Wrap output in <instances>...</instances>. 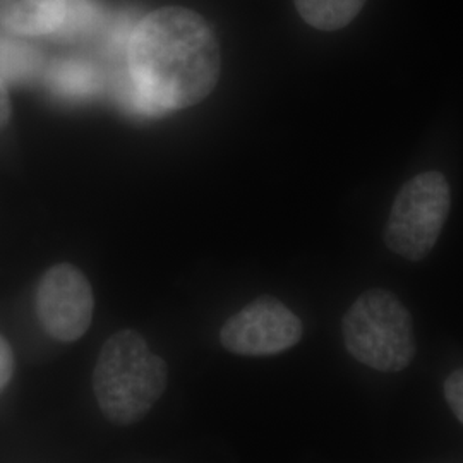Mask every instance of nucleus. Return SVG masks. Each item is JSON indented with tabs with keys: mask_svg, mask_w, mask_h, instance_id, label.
Returning <instances> with one entry per match:
<instances>
[{
	"mask_svg": "<svg viewBox=\"0 0 463 463\" xmlns=\"http://www.w3.org/2000/svg\"><path fill=\"white\" fill-rule=\"evenodd\" d=\"M128 59L134 83L162 114L206 99L222 67L213 30L184 7H165L143 17L134 28Z\"/></svg>",
	"mask_w": 463,
	"mask_h": 463,
	"instance_id": "nucleus-1",
	"label": "nucleus"
},
{
	"mask_svg": "<svg viewBox=\"0 0 463 463\" xmlns=\"http://www.w3.org/2000/svg\"><path fill=\"white\" fill-rule=\"evenodd\" d=\"M168 383L166 363L149 350L141 333L122 330L99 350L93 392L99 411L112 424L131 426L145 419Z\"/></svg>",
	"mask_w": 463,
	"mask_h": 463,
	"instance_id": "nucleus-2",
	"label": "nucleus"
},
{
	"mask_svg": "<svg viewBox=\"0 0 463 463\" xmlns=\"http://www.w3.org/2000/svg\"><path fill=\"white\" fill-rule=\"evenodd\" d=\"M348 354L381 373H398L414 361L412 316L392 292L373 288L357 298L342 321Z\"/></svg>",
	"mask_w": 463,
	"mask_h": 463,
	"instance_id": "nucleus-3",
	"label": "nucleus"
},
{
	"mask_svg": "<svg viewBox=\"0 0 463 463\" xmlns=\"http://www.w3.org/2000/svg\"><path fill=\"white\" fill-rule=\"evenodd\" d=\"M451 206V191L443 174L424 172L405 184L393 201L384 242L395 254L420 261L443 231Z\"/></svg>",
	"mask_w": 463,
	"mask_h": 463,
	"instance_id": "nucleus-4",
	"label": "nucleus"
},
{
	"mask_svg": "<svg viewBox=\"0 0 463 463\" xmlns=\"http://www.w3.org/2000/svg\"><path fill=\"white\" fill-rule=\"evenodd\" d=\"M93 306L91 285L76 266H52L38 283L36 316L43 330L57 342L80 340L91 325Z\"/></svg>",
	"mask_w": 463,
	"mask_h": 463,
	"instance_id": "nucleus-5",
	"label": "nucleus"
},
{
	"mask_svg": "<svg viewBox=\"0 0 463 463\" xmlns=\"http://www.w3.org/2000/svg\"><path fill=\"white\" fill-rule=\"evenodd\" d=\"M302 321L273 298L252 300L232 316L220 331V342L232 354L266 357L298 345Z\"/></svg>",
	"mask_w": 463,
	"mask_h": 463,
	"instance_id": "nucleus-6",
	"label": "nucleus"
},
{
	"mask_svg": "<svg viewBox=\"0 0 463 463\" xmlns=\"http://www.w3.org/2000/svg\"><path fill=\"white\" fill-rule=\"evenodd\" d=\"M64 0H0V26L23 36L55 34Z\"/></svg>",
	"mask_w": 463,
	"mask_h": 463,
	"instance_id": "nucleus-7",
	"label": "nucleus"
},
{
	"mask_svg": "<svg viewBox=\"0 0 463 463\" xmlns=\"http://www.w3.org/2000/svg\"><path fill=\"white\" fill-rule=\"evenodd\" d=\"M50 93L62 101H84L99 93L103 86L99 69L81 59H59L47 69Z\"/></svg>",
	"mask_w": 463,
	"mask_h": 463,
	"instance_id": "nucleus-8",
	"label": "nucleus"
},
{
	"mask_svg": "<svg viewBox=\"0 0 463 463\" xmlns=\"http://www.w3.org/2000/svg\"><path fill=\"white\" fill-rule=\"evenodd\" d=\"M43 71V53L23 34L0 26V78L5 83L26 86Z\"/></svg>",
	"mask_w": 463,
	"mask_h": 463,
	"instance_id": "nucleus-9",
	"label": "nucleus"
},
{
	"mask_svg": "<svg viewBox=\"0 0 463 463\" xmlns=\"http://www.w3.org/2000/svg\"><path fill=\"white\" fill-rule=\"evenodd\" d=\"M298 14L321 32L345 28L361 13L365 0H294Z\"/></svg>",
	"mask_w": 463,
	"mask_h": 463,
	"instance_id": "nucleus-10",
	"label": "nucleus"
},
{
	"mask_svg": "<svg viewBox=\"0 0 463 463\" xmlns=\"http://www.w3.org/2000/svg\"><path fill=\"white\" fill-rule=\"evenodd\" d=\"M101 23V9L97 0H64V13L53 36L62 40L84 38L93 33Z\"/></svg>",
	"mask_w": 463,
	"mask_h": 463,
	"instance_id": "nucleus-11",
	"label": "nucleus"
},
{
	"mask_svg": "<svg viewBox=\"0 0 463 463\" xmlns=\"http://www.w3.org/2000/svg\"><path fill=\"white\" fill-rule=\"evenodd\" d=\"M114 91H116L117 103L134 117H158L164 116L151 101H149L136 86V83L129 74L126 72H117L114 80Z\"/></svg>",
	"mask_w": 463,
	"mask_h": 463,
	"instance_id": "nucleus-12",
	"label": "nucleus"
},
{
	"mask_svg": "<svg viewBox=\"0 0 463 463\" xmlns=\"http://www.w3.org/2000/svg\"><path fill=\"white\" fill-rule=\"evenodd\" d=\"M134 24L133 16L129 14H120L114 17L101 36V43L105 52H109L110 55H120L122 52H128L131 38H133Z\"/></svg>",
	"mask_w": 463,
	"mask_h": 463,
	"instance_id": "nucleus-13",
	"label": "nucleus"
},
{
	"mask_svg": "<svg viewBox=\"0 0 463 463\" xmlns=\"http://www.w3.org/2000/svg\"><path fill=\"white\" fill-rule=\"evenodd\" d=\"M445 397L449 409L463 424V367L448 376L445 381Z\"/></svg>",
	"mask_w": 463,
	"mask_h": 463,
	"instance_id": "nucleus-14",
	"label": "nucleus"
},
{
	"mask_svg": "<svg viewBox=\"0 0 463 463\" xmlns=\"http://www.w3.org/2000/svg\"><path fill=\"white\" fill-rule=\"evenodd\" d=\"M14 374V354L9 342L0 335V393L7 388Z\"/></svg>",
	"mask_w": 463,
	"mask_h": 463,
	"instance_id": "nucleus-15",
	"label": "nucleus"
},
{
	"mask_svg": "<svg viewBox=\"0 0 463 463\" xmlns=\"http://www.w3.org/2000/svg\"><path fill=\"white\" fill-rule=\"evenodd\" d=\"M11 116V103H9V95H7V90H5V84L0 78V129L7 124Z\"/></svg>",
	"mask_w": 463,
	"mask_h": 463,
	"instance_id": "nucleus-16",
	"label": "nucleus"
}]
</instances>
